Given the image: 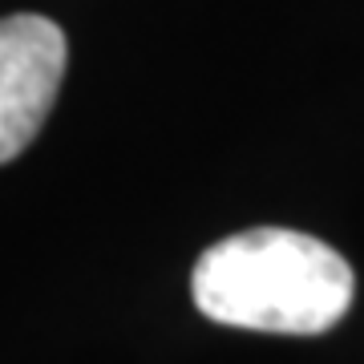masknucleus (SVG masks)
Wrapping results in <instances>:
<instances>
[{"instance_id": "obj_1", "label": "nucleus", "mask_w": 364, "mask_h": 364, "mask_svg": "<svg viewBox=\"0 0 364 364\" xmlns=\"http://www.w3.org/2000/svg\"><path fill=\"white\" fill-rule=\"evenodd\" d=\"M191 296L215 324L275 336H320L348 316L356 275L344 255L316 235L251 227L198 255Z\"/></svg>"}, {"instance_id": "obj_2", "label": "nucleus", "mask_w": 364, "mask_h": 364, "mask_svg": "<svg viewBox=\"0 0 364 364\" xmlns=\"http://www.w3.org/2000/svg\"><path fill=\"white\" fill-rule=\"evenodd\" d=\"M65 65V33L49 16L21 13L0 21V166L41 134Z\"/></svg>"}]
</instances>
